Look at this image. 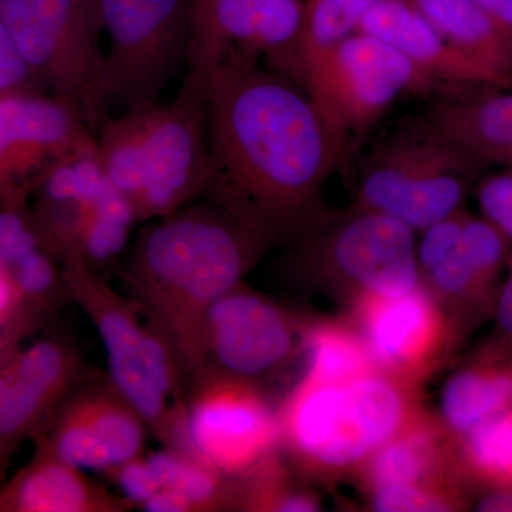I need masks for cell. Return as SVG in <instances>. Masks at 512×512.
Instances as JSON below:
<instances>
[{
  "label": "cell",
  "instance_id": "cell-26",
  "mask_svg": "<svg viewBox=\"0 0 512 512\" xmlns=\"http://www.w3.org/2000/svg\"><path fill=\"white\" fill-rule=\"evenodd\" d=\"M458 456L476 488H512V407L457 436Z\"/></svg>",
  "mask_w": 512,
  "mask_h": 512
},
{
  "label": "cell",
  "instance_id": "cell-28",
  "mask_svg": "<svg viewBox=\"0 0 512 512\" xmlns=\"http://www.w3.org/2000/svg\"><path fill=\"white\" fill-rule=\"evenodd\" d=\"M476 487L464 478L387 485L369 493L377 512L466 511L473 505Z\"/></svg>",
  "mask_w": 512,
  "mask_h": 512
},
{
  "label": "cell",
  "instance_id": "cell-37",
  "mask_svg": "<svg viewBox=\"0 0 512 512\" xmlns=\"http://www.w3.org/2000/svg\"><path fill=\"white\" fill-rule=\"evenodd\" d=\"M495 322H497V335L495 339L512 346V252L508 255L507 278L501 284L495 303Z\"/></svg>",
  "mask_w": 512,
  "mask_h": 512
},
{
  "label": "cell",
  "instance_id": "cell-36",
  "mask_svg": "<svg viewBox=\"0 0 512 512\" xmlns=\"http://www.w3.org/2000/svg\"><path fill=\"white\" fill-rule=\"evenodd\" d=\"M16 96L0 97V178L16 168Z\"/></svg>",
  "mask_w": 512,
  "mask_h": 512
},
{
  "label": "cell",
  "instance_id": "cell-20",
  "mask_svg": "<svg viewBox=\"0 0 512 512\" xmlns=\"http://www.w3.org/2000/svg\"><path fill=\"white\" fill-rule=\"evenodd\" d=\"M512 407V346L493 339L448 377L440 417L456 436Z\"/></svg>",
  "mask_w": 512,
  "mask_h": 512
},
{
  "label": "cell",
  "instance_id": "cell-40",
  "mask_svg": "<svg viewBox=\"0 0 512 512\" xmlns=\"http://www.w3.org/2000/svg\"><path fill=\"white\" fill-rule=\"evenodd\" d=\"M13 298H15V289L8 279L0 276V315L5 313L12 305Z\"/></svg>",
  "mask_w": 512,
  "mask_h": 512
},
{
  "label": "cell",
  "instance_id": "cell-25",
  "mask_svg": "<svg viewBox=\"0 0 512 512\" xmlns=\"http://www.w3.org/2000/svg\"><path fill=\"white\" fill-rule=\"evenodd\" d=\"M146 458L161 488L181 495L190 505L191 512L235 507V480L221 476L198 458L170 448Z\"/></svg>",
  "mask_w": 512,
  "mask_h": 512
},
{
  "label": "cell",
  "instance_id": "cell-13",
  "mask_svg": "<svg viewBox=\"0 0 512 512\" xmlns=\"http://www.w3.org/2000/svg\"><path fill=\"white\" fill-rule=\"evenodd\" d=\"M303 0H191L188 72L244 60L302 84Z\"/></svg>",
  "mask_w": 512,
  "mask_h": 512
},
{
  "label": "cell",
  "instance_id": "cell-41",
  "mask_svg": "<svg viewBox=\"0 0 512 512\" xmlns=\"http://www.w3.org/2000/svg\"><path fill=\"white\" fill-rule=\"evenodd\" d=\"M3 275V261L0 259V276Z\"/></svg>",
  "mask_w": 512,
  "mask_h": 512
},
{
  "label": "cell",
  "instance_id": "cell-11",
  "mask_svg": "<svg viewBox=\"0 0 512 512\" xmlns=\"http://www.w3.org/2000/svg\"><path fill=\"white\" fill-rule=\"evenodd\" d=\"M510 251L490 222L466 208L424 229L417 245L421 284L447 313L458 342L494 315Z\"/></svg>",
  "mask_w": 512,
  "mask_h": 512
},
{
  "label": "cell",
  "instance_id": "cell-21",
  "mask_svg": "<svg viewBox=\"0 0 512 512\" xmlns=\"http://www.w3.org/2000/svg\"><path fill=\"white\" fill-rule=\"evenodd\" d=\"M15 510L25 512H127L134 504L93 483L82 470L64 463L52 450L29 468L10 494Z\"/></svg>",
  "mask_w": 512,
  "mask_h": 512
},
{
  "label": "cell",
  "instance_id": "cell-24",
  "mask_svg": "<svg viewBox=\"0 0 512 512\" xmlns=\"http://www.w3.org/2000/svg\"><path fill=\"white\" fill-rule=\"evenodd\" d=\"M377 2L379 0H303L299 52L305 89L335 50L359 32L360 23Z\"/></svg>",
  "mask_w": 512,
  "mask_h": 512
},
{
  "label": "cell",
  "instance_id": "cell-35",
  "mask_svg": "<svg viewBox=\"0 0 512 512\" xmlns=\"http://www.w3.org/2000/svg\"><path fill=\"white\" fill-rule=\"evenodd\" d=\"M29 74L28 64L20 55L5 23L0 19V92H9L22 86Z\"/></svg>",
  "mask_w": 512,
  "mask_h": 512
},
{
  "label": "cell",
  "instance_id": "cell-12",
  "mask_svg": "<svg viewBox=\"0 0 512 512\" xmlns=\"http://www.w3.org/2000/svg\"><path fill=\"white\" fill-rule=\"evenodd\" d=\"M0 19L56 97L80 104L103 69L99 0H0Z\"/></svg>",
  "mask_w": 512,
  "mask_h": 512
},
{
  "label": "cell",
  "instance_id": "cell-32",
  "mask_svg": "<svg viewBox=\"0 0 512 512\" xmlns=\"http://www.w3.org/2000/svg\"><path fill=\"white\" fill-rule=\"evenodd\" d=\"M107 474L116 481L124 497L130 500L134 507H141L161 488L156 474L148 466L147 458L144 456L114 467L113 470L107 471Z\"/></svg>",
  "mask_w": 512,
  "mask_h": 512
},
{
  "label": "cell",
  "instance_id": "cell-16",
  "mask_svg": "<svg viewBox=\"0 0 512 512\" xmlns=\"http://www.w3.org/2000/svg\"><path fill=\"white\" fill-rule=\"evenodd\" d=\"M148 426L111 380L76 387L50 450L80 470L107 471L143 456Z\"/></svg>",
  "mask_w": 512,
  "mask_h": 512
},
{
  "label": "cell",
  "instance_id": "cell-38",
  "mask_svg": "<svg viewBox=\"0 0 512 512\" xmlns=\"http://www.w3.org/2000/svg\"><path fill=\"white\" fill-rule=\"evenodd\" d=\"M497 29L512 42V0H476Z\"/></svg>",
  "mask_w": 512,
  "mask_h": 512
},
{
  "label": "cell",
  "instance_id": "cell-22",
  "mask_svg": "<svg viewBox=\"0 0 512 512\" xmlns=\"http://www.w3.org/2000/svg\"><path fill=\"white\" fill-rule=\"evenodd\" d=\"M450 45L493 73L501 87L512 89V42L477 5L476 0H409Z\"/></svg>",
  "mask_w": 512,
  "mask_h": 512
},
{
  "label": "cell",
  "instance_id": "cell-8",
  "mask_svg": "<svg viewBox=\"0 0 512 512\" xmlns=\"http://www.w3.org/2000/svg\"><path fill=\"white\" fill-rule=\"evenodd\" d=\"M143 185L134 202L137 222L173 214L204 197L215 167L198 76L188 72L174 99L144 104Z\"/></svg>",
  "mask_w": 512,
  "mask_h": 512
},
{
  "label": "cell",
  "instance_id": "cell-10",
  "mask_svg": "<svg viewBox=\"0 0 512 512\" xmlns=\"http://www.w3.org/2000/svg\"><path fill=\"white\" fill-rule=\"evenodd\" d=\"M278 448V409L258 384L204 375L188 386L181 453L198 458L229 480H237Z\"/></svg>",
  "mask_w": 512,
  "mask_h": 512
},
{
  "label": "cell",
  "instance_id": "cell-6",
  "mask_svg": "<svg viewBox=\"0 0 512 512\" xmlns=\"http://www.w3.org/2000/svg\"><path fill=\"white\" fill-rule=\"evenodd\" d=\"M298 242L305 268L348 299L404 295L421 284L416 232L379 212L333 214Z\"/></svg>",
  "mask_w": 512,
  "mask_h": 512
},
{
  "label": "cell",
  "instance_id": "cell-2",
  "mask_svg": "<svg viewBox=\"0 0 512 512\" xmlns=\"http://www.w3.org/2000/svg\"><path fill=\"white\" fill-rule=\"evenodd\" d=\"M148 222L121 281L147 325L173 352L187 389L197 375L205 312L241 285L276 242L241 212L208 197Z\"/></svg>",
  "mask_w": 512,
  "mask_h": 512
},
{
  "label": "cell",
  "instance_id": "cell-27",
  "mask_svg": "<svg viewBox=\"0 0 512 512\" xmlns=\"http://www.w3.org/2000/svg\"><path fill=\"white\" fill-rule=\"evenodd\" d=\"M235 508L244 511L312 512L320 510L318 497L292 484L279 451L247 476L235 480Z\"/></svg>",
  "mask_w": 512,
  "mask_h": 512
},
{
  "label": "cell",
  "instance_id": "cell-1",
  "mask_svg": "<svg viewBox=\"0 0 512 512\" xmlns=\"http://www.w3.org/2000/svg\"><path fill=\"white\" fill-rule=\"evenodd\" d=\"M194 74L215 167L204 197L241 212L276 244L329 220L323 187L349 158L305 87L244 60Z\"/></svg>",
  "mask_w": 512,
  "mask_h": 512
},
{
  "label": "cell",
  "instance_id": "cell-9",
  "mask_svg": "<svg viewBox=\"0 0 512 512\" xmlns=\"http://www.w3.org/2000/svg\"><path fill=\"white\" fill-rule=\"evenodd\" d=\"M64 259V284L99 332L111 383L146 420L154 437L170 450H178L183 440L184 406L170 402L151 379L150 328L140 322V309L130 298L113 291L77 249L67 251Z\"/></svg>",
  "mask_w": 512,
  "mask_h": 512
},
{
  "label": "cell",
  "instance_id": "cell-34",
  "mask_svg": "<svg viewBox=\"0 0 512 512\" xmlns=\"http://www.w3.org/2000/svg\"><path fill=\"white\" fill-rule=\"evenodd\" d=\"M16 281L20 291L28 295H43L55 285L56 272L46 256L33 251L16 262Z\"/></svg>",
  "mask_w": 512,
  "mask_h": 512
},
{
  "label": "cell",
  "instance_id": "cell-5",
  "mask_svg": "<svg viewBox=\"0 0 512 512\" xmlns=\"http://www.w3.org/2000/svg\"><path fill=\"white\" fill-rule=\"evenodd\" d=\"M484 165L421 123L386 138L363 160L353 207L423 232L464 210Z\"/></svg>",
  "mask_w": 512,
  "mask_h": 512
},
{
  "label": "cell",
  "instance_id": "cell-17",
  "mask_svg": "<svg viewBox=\"0 0 512 512\" xmlns=\"http://www.w3.org/2000/svg\"><path fill=\"white\" fill-rule=\"evenodd\" d=\"M424 123L485 168H512V89L443 84Z\"/></svg>",
  "mask_w": 512,
  "mask_h": 512
},
{
  "label": "cell",
  "instance_id": "cell-31",
  "mask_svg": "<svg viewBox=\"0 0 512 512\" xmlns=\"http://www.w3.org/2000/svg\"><path fill=\"white\" fill-rule=\"evenodd\" d=\"M476 195L481 217L500 232L512 249V168L485 175L478 181Z\"/></svg>",
  "mask_w": 512,
  "mask_h": 512
},
{
  "label": "cell",
  "instance_id": "cell-39",
  "mask_svg": "<svg viewBox=\"0 0 512 512\" xmlns=\"http://www.w3.org/2000/svg\"><path fill=\"white\" fill-rule=\"evenodd\" d=\"M477 511L512 512V488L488 490L476 504Z\"/></svg>",
  "mask_w": 512,
  "mask_h": 512
},
{
  "label": "cell",
  "instance_id": "cell-33",
  "mask_svg": "<svg viewBox=\"0 0 512 512\" xmlns=\"http://www.w3.org/2000/svg\"><path fill=\"white\" fill-rule=\"evenodd\" d=\"M35 248V237L26 231L18 215L12 212L0 214V259L3 264H16Z\"/></svg>",
  "mask_w": 512,
  "mask_h": 512
},
{
  "label": "cell",
  "instance_id": "cell-29",
  "mask_svg": "<svg viewBox=\"0 0 512 512\" xmlns=\"http://www.w3.org/2000/svg\"><path fill=\"white\" fill-rule=\"evenodd\" d=\"M49 400L15 369L0 375V439L16 436L36 419Z\"/></svg>",
  "mask_w": 512,
  "mask_h": 512
},
{
  "label": "cell",
  "instance_id": "cell-19",
  "mask_svg": "<svg viewBox=\"0 0 512 512\" xmlns=\"http://www.w3.org/2000/svg\"><path fill=\"white\" fill-rule=\"evenodd\" d=\"M359 32L394 47L437 83L501 87L493 73L450 45L409 0H379L363 18Z\"/></svg>",
  "mask_w": 512,
  "mask_h": 512
},
{
  "label": "cell",
  "instance_id": "cell-18",
  "mask_svg": "<svg viewBox=\"0 0 512 512\" xmlns=\"http://www.w3.org/2000/svg\"><path fill=\"white\" fill-rule=\"evenodd\" d=\"M353 477L366 494L387 485L447 478L470 481L458 456L456 434L451 433L440 414L427 412L424 407L377 448Z\"/></svg>",
  "mask_w": 512,
  "mask_h": 512
},
{
  "label": "cell",
  "instance_id": "cell-15",
  "mask_svg": "<svg viewBox=\"0 0 512 512\" xmlns=\"http://www.w3.org/2000/svg\"><path fill=\"white\" fill-rule=\"evenodd\" d=\"M348 322L376 366L420 387L458 346L447 313L423 284L399 296L360 293L348 299Z\"/></svg>",
  "mask_w": 512,
  "mask_h": 512
},
{
  "label": "cell",
  "instance_id": "cell-14",
  "mask_svg": "<svg viewBox=\"0 0 512 512\" xmlns=\"http://www.w3.org/2000/svg\"><path fill=\"white\" fill-rule=\"evenodd\" d=\"M296 352L299 318L241 284L205 312L194 380L217 375L255 383L282 369Z\"/></svg>",
  "mask_w": 512,
  "mask_h": 512
},
{
  "label": "cell",
  "instance_id": "cell-4",
  "mask_svg": "<svg viewBox=\"0 0 512 512\" xmlns=\"http://www.w3.org/2000/svg\"><path fill=\"white\" fill-rule=\"evenodd\" d=\"M107 47L103 69L79 107L90 128L160 100L188 73L191 0H99Z\"/></svg>",
  "mask_w": 512,
  "mask_h": 512
},
{
  "label": "cell",
  "instance_id": "cell-30",
  "mask_svg": "<svg viewBox=\"0 0 512 512\" xmlns=\"http://www.w3.org/2000/svg\"><path fill=\"white\" fill-rule=\"evenodd\" d=\"M130 227L87 214L84 218L76 248L84 261L101 275V268L110 265L120 256L127 244Z\"/></svg>",
  "mask_w": 512,
  "mask_h": 512
},
{
  "label": "cell",
  "instance_id": "cell-7",
  "mask_svg": "<svg viewBox=\"0 0 512 512\" xmlns=\"http://www.w3.org/2000/svg\"><path fill=\"white\" fill-rule=\"evenodd\" d=\"M437 83L383 40L356 32L329 57L306 92L346 157L403 94H434Z\"/></svg>",
  "mask_w": 512,
  "mask_h": 512
},
{
  "label": "cell",
  "instance_id": "cell-3",
  "mask_svg": "<svg viewBox=\"0 0 512 512\" xmlns=\"http://www.w3.org/2000/svg\"><path fill=\"white\" fill-rule=\"evenodd\" d=\"M419 389L380 369L342 379L303 373L278 407V451L303 476L353 477L423 407Z\"/></svg>",
  "mask_w": 512,
  "mask_h": 512
},
{
  "label": "cell",
  "instance_id": "cell-23",
  "mask_svg": "<svg viewBox=\"0 0 512 512\" xmlns=\"http://www.w3.org/2000/svg\"><path fill=\"white\" fill-rule=\"evenodd\" d=\"M305 373L320 379H342L379 369L365 340L348 320L299 319Z\"/></svg>",
  "mask_w": 512,
  "mask_h": 512
}]
</instances>
